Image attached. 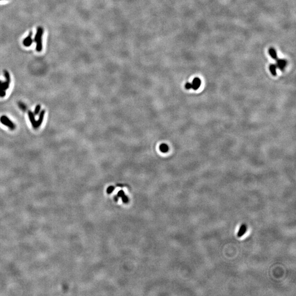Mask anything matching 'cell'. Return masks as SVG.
Instances as JSON below:
<instances>
[{
	"label": "cell",
	"instance_id": "cell-1",
	"mask_svg": "<svg viewBox=\"0 0 296 296\" xmlns=\"http://www.w3.org/2000/svg\"><path fill=\"white\" fill-rule=\"evenodd\" d=\"M42 35H43V29L41 28V27H39L37 29V34H36V36H35V38L34 39L35 42L37 44L36 49H37V51H38V52H40L42 48Z\"/></svg>",
	"mask_w": 296,
	"mask_h": 296
},
{
	"label": "cell",
	"instance_id": "cell-2",
	"mask_svg": "<svg viewBox=\"0 0 296 296\" xmlns=\"http://www.w3.org/2000/svg\"><path fill=\"white\" fill-rule=\"evenodd\" d=\"M0 121L5 126H7L8 127H9L10 129H14L15 126V124L13 123L10 120L9 118H8L7 116H1V118H0Z\"/></svg>",
	"mask_w": 296,
	"mask_h": 296
},
{
	"label": "cell",
	"instance_id": "cell-3",
	"mask_svg": "<svg viewBox=\"0 0 296 296\" xmlns=\"http://www.w3.org/2000/svg\"><path fill=\"white\" fill-rule=\"evenodd\" d=\"M276 60V66L281 71H284L287 65V61L283 59H277Z\"/></svg>",
	"mask_w": 296,
	"mask_h": 296
},
{
	"label": "cell",
	"instance_id": "cell-4",
	"mask_svg": "<svg viewBox=\"0 0 296 296\" xmlns=\"http://www.w3.org/2000/svg\"><path fill=\"white\" fill-rule=\"evenodd\" d=\"M201 84V80L199 79V78H198V77H195V79H194V80H193L192 84V89L194 90H195V91L197 90L200 87Z\"/></svg>",
	"mask_w": 296,
	"mask_h": 296
},
{
	"label": "cell",
	"instance_id": "cell-5",
	"mask_svg": "<svg viewBox=\"0 0 296 296\" xmlns=\"http://www.w3.org/2000/svg\"><path fill=\"white\" fill-rule=\"evenodd\" d=\"M247 232V226L245 224H242L237 232V236L239 237H243Z\"/></svg>",
	"mask_w": 296,
	"mask_h": 296
},
{
	"label": "cell",
	"instance_id": "cell-6",
	"mask_svg": "<svg viewBox=\"0 0 296 296\" xmlns=\"http://www.w3.org/2000/svg\"><path fill=\"white\" fill-rule=\"evenodd\" d=\"M44 113H45V110H43L41 111V113L39 115V120L37 121H36V128H39V126H40V125L41 124V123H42L43 120H44Z\"/></svg>",
	"mask_w": 296,
	"mask_h": 296
},
{
	"label": "cell",
	"instance_id": "cell-7",
	"mask_svg": "<svg viewBox=\"0 0 296 296\" xmlns=\"http://www.w3.org/2000/svg\"><path fill=\"white\" fill-rule=\"evenodd\" d=\"M28 115H29V117L30 121L31 122V123L32 124L33 126L34 127V128H36V121L35 120V115L34 113H33V112H31V111L29 110L28 111Z\"/></svg>",
	"mask_w": 296,
	"mask_h": 296
},
{
	"label": "cell",
	"instance_id": "cell-8",
	"mask_svg": "<svg viewBox=\"0 0 296 296\" xmlns=\"http://www.w3.org/2000/svg\"><path fill=\"white\" fill-rule=\"evenodd\" d=\"M31 36H32V33L30 32L29 35H28V36L23 41V44H24L25 46L29 47L32 44L33 39H31Z\"/></svg>",
	"mask_w": 296,
	"mask_h": 296
},
{
	"label": "cell",
	"instance_id": "cell-9",
	"mask_svg": "<svg viewBox=\"0 0 296 296\" xmlns=\"http://www.w3.org/2000/svg\"><path fill=\"white\" fill-rule=\"evenodd\" d=\"M268 51H269V54L272 59H275V60L277 59V53H276V50L275 49L272 48H270L269 49Z\"/></svg>",
	"mask_w": 296,
	"mask_h": 296
},
{
	"label": "cell",
	"instance_id": "cell-10",
	"mask_svg": "<svg viewBox=\"0 0 296 296\" xmlns=\"http://www.w3.org/2000/svg\"><path fill=\"white\" fill-rule=\"evenodd\" d=\"M160 150L162 153H167L169 150V148L167 144H162L160 145Z\"/></svg>",
	"mask_w": 296,
	"mask_h": 296
},
{
	"label": "cell",
	"instance_id": "cell-11",
	"mask_svg": "<svg viewBox=\"0 0 296 296\" xmlns=\"http://www.w3.org/2000/svg\"><path fill=\"white\" fill-rule=\"evenodd\" d=\"M276 68H277V66L275 64H271L269 66V70L271 72V74L273 76H276Z\"/></svg>",
	"mask_w": 296,
	"mask_h": 296
},
{
	"label": "cell",
	"instance_id": "cell-12",
	"mask_svg": "<svg viewBox=\"0 0 296 296\" xmlns=\"http://www.w3.org/2000/svg\"><path fill=\"white\" fill-rule=\"evenodd\" d=\"M10 84V82H8V81H6L5 82H4L1 81V86H2V89H3L4 91L7 90V89L9 88Z\"/></svg>",
	"mask_w": 296,
	"mask_h": 296
},
{
	"label": "cell",
	"instance_id": "cell-13",
	"mask_svg": "<svg viewBox=\"0 0 296 296\" xmlns=\"http://www.w3.org/2000/svg\"><path fill=\"white\" fill-rule=\"evenodd\" d=\"M6 95V92L4 91L1 86V81H0V97H3Z\"/></svg>",
	"mask_w": 296,
	"mask_h": 296
},
{
	"label": "cell",
	"instance_id": "cell-14",
	"mask_svg": "<svg viewBox=\"0 0 296 296\" xmlns=\"http://www.w3.org/2000/svg\"><path fill=\"white\" fill-rule=\"evenodd\" d=\"M18 105H19L20 108L23 111H26L27 108H26V106L22 102H18Z\"/></svg>",
	"mask_w": 296,
	"mask_h": 296
},
{
	"label": "cell",
	"instance_id": "cell-15",
	"mask_svg": "<svg viewBox=\"0 0 296 296\" xmlns=\"http://www.w3.org/2000/svg\"><path fill=\"white\" fill-rule=\"evenodd\" d=\"M40 109H41V106H40L39 105H37L36 106V108L35 109V115H37L38 113H39Z\"/></svg>",
	"mask_w": 296,
	"mask_h": 296
},
{
	"label": "cell",
	"instance_id": "cell-16",
	"mask_svg": "<svg viewBox=\"0 0 296 296\" xmlns=\"http://www.w3.org/2000/svg\"><path fill=\"white\" fill-rule=\"evenodd\" d=\"M185 88L187 89H192V84L189 83V82H187V84H185Z\"/></svg>",
	"mask_w": 296,
	"mask_h": 296
},
{
	"label": "cell",
	"instance_id": "cell-17",
	"mask_svg": "<svg viewBox=\"0 0 296 296\" xmlns=\"http://www.w3.org/2000/svg\"><path fill=\"white\" fill-rule=\"evenodd\" d=\"M0 1H1V0H0Z\"/></svg>",
	"mask_w": 296,
	"mask_h": 296
}]
</instances>
